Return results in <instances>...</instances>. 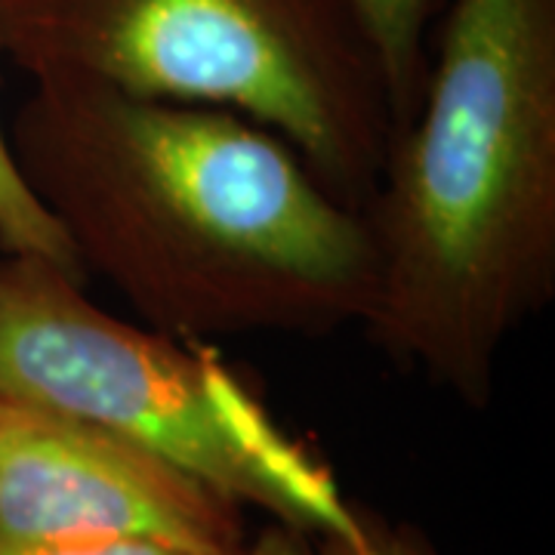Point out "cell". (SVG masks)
Segmentation results:
<instances>
[{
    "label": "cell",
    "instance_id": "cell-6",
    "mask_svg": "<svg viewBox=\"0 0 555 555\" xmlns=\"http://www.w3.org/2000/svg\"><path fill=\"white\" fill-rule=\"evenodd\" d=\"M444 0H349L377 53L396 133L414 118L429 68V31Z\"/></svg>",
    "mask_w": 555,
    "mask_h": 555
},
{
    "label": "cell",
    "instance_id": "cell-7",
    "mask_svg": "<svg viewBox=\"0 0 555 555\" xmlns=\"http://www.w3.org/2000/svg\"><path fill=\"white\" fill-rule=\"evenodd\" d=\"M0 250L3 257L50 259L68 275L83 278L56 219L40 207L35 192L22 179L3 127H0Z\"/></svg>",
    "mask_w": 555,
    "mask_h": 555
},
{
    "label": "cell",
    "instance_id": "cell-10",
    "mask_svg": "<svg viewBox=\"0 0 555 555\" xmlns=\"http://www.w3.org/2000/svg\"><path fill=\"white\" fill-rule=\"evenodd\" d=\"M309 546H312V540H309V543H302V546H299V550H294L291 555H309Z\"/></svg>",
    "mask_w": 555,
    "mask_h": 555
},
{
    "label": "cell",
    "instance_id": "cell-2",
    "mask_svg": "<svg viewBox=\"0 0 555 555\" xmlns=\"http://www.w3.org/2000/svg\"><path fill=\"white\" fill-rule=\"evenodd\" d=\"M396 364L481 411L555 297V0H448L414 118L364 204Z\"/></svg>",
    "mask_w": 555,
    "mask_h": 555
},
{
    "label": "cell",
    "instance_id": "cell-9",
    "mask_svg": "<svg viewBox=\"0 0 555 555\" xmlns=\"http://www.w3.org/2000/svg\"><path fill=\"white\" fill-rule=\"evenodd\" d=\"M309 555H441L423 528L411 521H389L364 509V534L358 540L324 537L309 546Z\"/></svg>",
    "mask_w": 555,
    "mask_h": 555
},
{
    "label": "cell",
    "instance_id": "cell-4",
    "mask_svg": "<svg viewBox=\"0 0 555 555\" xmlns=\"http://www.w3.org/2000/svg\"><path fill=\"white\" fill-rule=\"evenodd\" d=\"M0 401L115 433L309 540L364 534V506L214 343L102 312L50 259H0Z\"/></svg>",
    "mask_w": 555,
    "mask_h": 555
},
{
    "label": "cell",
    "instance_id": "cell-5",
    "mask_svg": "<svg viewBox=\"0 0 555 555\" xmlns=\"http://www.w3.org/2000/svg\"><path fill=\"white\" fill-rule=\"evenodd\" d=\"M139 537L241 550V506L173 463L75 416L0 401V540Z\"/></svg>",
    "mask_w": 555,
    "mask_h": 555
},
{
    "label": "cell",
    "instance_id": "cell-8",
    "mask_svg": "<svg viewBox=\"0 0 555 555\" xmlns=\"http://www.w3.org/2000/svg\"><path fill=\"white\" fill-rule=\"evenodd\" d=\"M309 537L297 534L284 525H269L241 550H189L164 540H139V537H112V540H43V543H3L0 555H291Z\"/></svg>",
    "mask_w": 555,
    "mask_h": 555
},
{
    "label": "cell",
    "instance_id": "cell-1",
    "mask_svg": "<svg viewBox=\"0 0 555 555\" xmlns=\"http://www.w3.org/2000/svg\"><path fill=\"white\" fill-rule=\"evenodd\" d=\"M7 139L83 278L100 275L158 334L327 337L374 312L364 214L257 120L38 78Z\"/></svg>",
    "mask_w": 555,
    "mask_h": 555
},
{
    "label": "cell",
    "instance_id": "cell-3",
    "mask_svg": "<svg viewBox=\"0 0 555 555\" xmlns=\"http://www.w3.org/2000/svg\"><path fill=\"white\" fill-rule=\"evenodd\" d=\"M0 56L31 80L87 78L238 112L356 210L396 137L349 0H0Z\"/></svg>",
    "mask_w": 555,
    "mask_h": 555
}]
</instances>
